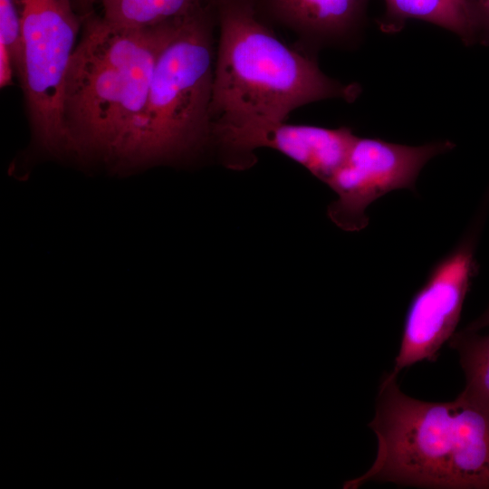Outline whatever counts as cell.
<instances>
[{
    "label": "cell",
    "instance_id": "6da1fadb",
    "mask_svg": "<svg viewBox=\"0 0 489 489\" xmlns=\"http://www.w3.org/2000/svg\"><path fill=\"white\" fill-rule=\"evenodd\" d=\"M184 18L141 29L94 13L83 18L61 101L67 156L118 172L137 169L154 68Z\"/></svg>",
    "mask_w": 489,
    "mask_h": 489
},
{
    "label": "cell",
    "instance_id": "7a4b0ae2",
    "mask_svg": "<svg viewBox=\"0 0 489 489\" xmlns=\"http://www.w3.org/2000/svg\"><path fill=\"white\" fill-rule=\"evenodd\" d=\"M217 22L211 103L213 140L221 134L286 121L290 113L327 99L354 101L357 83L324 74L316 54L284 43L258 0H214Z\"/></svg>",
    "mask_w": 489,
    "mask_h": 489
},
{
    "label": "cell",
    "instance_id": "3957f363",
    "mask_svg": "<svg viewBox=\"0 0 489 489\" xmlns=\"http://www.w3.org/2000/svg\"><path fill=\"white\" fill-rule=\"evenodd\" d=\"M396 375L379 385L369 427L378 440L371 466L345 489L372 482L439 489H489V403L465 388L446 402L405 394Z\"/></svg>",
    "mask_w": 489,
    "mask_h": 489
},
{
    "label": "cell",
    "instance_id": "277c9868",
    "mask_svg": "<svg viewBox=\"0 0 489 489\" xmlns=\"http://www.w3.org/2000/svg\"><path fill=\"white\" fill-rule=\"evenodd\" d=\"M217 29L214 0L185 17L156 62L137 168L181 164L214 149L211 103Z\"/></svg>",
    "mask_w": 489,
    "mask_h": 489
},
{
    "label": "cell",
    "instance_id": "5b68a950",
    "mask_svg": "<svg viewBox=\"0 0 489 489\" xmlns=\"http://www.w3.org/2000/svg\"><path fill=\"white\" fill-rule=\"evenodd\" d=\"M22 15L24 60L19 80L34 141L67 157L61 116L65 74L83 17L72 0H15Z\"/></svg>",
    "mask_w": 489,
    "mask_h": 489
},
{
    "label": "cell",
    "instance_id": "8992f818",
    "mask_svg": "<svg viewBox=\"0 0 489 489\" xmlns=\"http://www.w3.org/2000/svg\"><path fill=\"white\" fill-rule=\"evenodd\" d=\"M454 147L449 140L415 147L357 137L326 183L337 195L328 206V216L344 231L362 230L369 224L366 209L372 202L396 189L414 188L422 168Z\"/></svg>",
    "mask_w": 489,
    "mask_h": 489
},
{
    "label": "cell",
    "instance_id": "52a82bcc",
    "mask_svg": "<svg viewBox=\"0 0 489 489\" xmlns=\"http://www.w3.org/2000/svg\"><path fill=\"white\" fill-rule=\"evenodd\" d=\"M475 273V263L468 243L459 245L434 267L408 307L393 375L415 363L436 359L455 333Z\"/></svg>",
    "mask_w": 489,
    "mask_h": 489
},
{
    "label": "cell",
    "instance_id": "ba28073f",
    "mask_svg": "<svg viewBox=\"0 0 489 489\" xmlns=\"http://www.w3.org/2000/svg\"><path fill=\"white\" fill-rule=\"evenodd\" d=\"M356 137L348 127L329 129L281 121L219 135L215 138L214 149L224 165L241 170L255 163V149H273L327 183L346 159Z\"/></svg>",
    "mask_w": 489,
    "mask_h": 489
},
{
    "label": "cell",
    "instance_id": "9c48e42d",
    "mask_svg": "<svg viewBox=\"0 0 489 489\" xmlns=\"http://www.w3.org/2000/svg\"><path fill=\"white\" fill-rule=\"evenodd\" d=\"M369 0H258L273 24L292 31L299 48L316 53L327 46H348L359 37Z\"/></svg>",
    "mask_w": 489,
    "mask_h": 489
},
{
    "label": "cell",
    "instance_id": "30bf717a",
    "mask_svg": "<svg viewBox=\"0 0 489 489\" xmlns=\"http://www.w3.org/2000/svg\"><path fill=\"white\" fill-rule=\"evenodd\" d=\"M385 5L378 20L383 33H398L408 20L417 19L453 32L466 45L485 44L469 0H385Z\"/></svg>",
    "mask_w": 489,
    "mask_h": 489
},
{
    "label": "cell",
    "instance_id": "8fae6325",
    "mask_svg": "<svg viewBox=\"0 0 489 489\" xmlns=\"http://www.w3.org/2000/svg\"><path fill=\"white\" fill-rule=\"evenodd\" d=\"M212 0H98L101 16L128 28H147L184 18Z\"/></svg>",
    "mask_w": 489,
    "mask_h": 489
},
{
    "label": "cell",
    "instance_id": "7c38bea8",
    "mask_svg": "<svg viewBox=\"0 0 489 489\" xmlns=\"http://www.w3.org/2000/svg\"><path fill=\"white\" fill-rule=\"evenodd\" d=\"M489 330V313L471 324ZM449 345L459 355V361L465 376V388L470 392L489 403V331L483 334L471 327L455 332Z\"/></svg>",
    "mask_w": 489,
    "mask_h": 489
},
{
    "label": "cell",
    "instance_id": "4fadbf2b",
    "mask_svg": "<svg viewBox=\"0 0 489 489\" xmlns=\"http://www.w3.org/2000/svg\"><path fill=\"white\" fill-rule=\"evenodd\" d=\"M0 41L8 49L14 73L19 78L24 60L23 24L15 0H0Z\"/></svg>",
    "mask_w": 489,
    "mask_h": 489
},
{
    "label": "cell",
    "instance_id": "5bb4252c",
    "mask_svg": "<svg viewBox=\"0 0 489 489\" xmlns=\"http://www.w3.org/2000/svg\"><path fill=\"white\" fill-rule=\"evenodd\" d=\"M14 74L10 53L5 44L0 41V87L5 88L12 84Z\"/></svg>",
    "mask_w": 489,
    "mask_h": 489
},
{
    "label": "cell",
    "instance_id": "9a60e30c",
    "mask_svg": "<svg viewBox=\"0 0 489 489\" xmlns=\"http://www.w3.org/2000/svg\"><path fill=\"white\" fill-rule=\"evenodd\" d=\"M484 37L489 43V0H469Z\"/></svg>",
    "mask_w": 489,
    "mask_h": 489
},
{
    "label": "cell",
    "instance_id": "2e32d148",
    "mask_svg": "<svg viewBox=\"0 0 489 489\" xmlns=\"http://www.w3.org/2000/svg\"><path fill=\"white\" fill-rule=\"evenodd\" d=\"M98 0H72V3L77 12L84 18V16L93 13L91 8Z\"/></svg>",
    "mask_w": 489,
    "mask_h": 489
},
{
    "label": "cell",
    "instance_id": "e0dca14e",
    "mask_svg": "<svg viewBox=\"0 0 489 489\" xmlns=\"http://www.w3.org/2000/svg\"><path fill=\"white\" fill-rule=\"evenodd\" d=\"M487 312L489 313V310L487 311Z\"/></svg>",
    "mask_w": 489,
    "mask_h": 489
}]
</instances>
